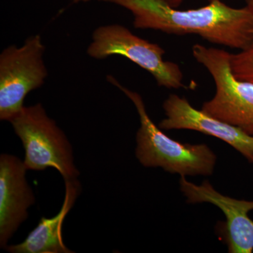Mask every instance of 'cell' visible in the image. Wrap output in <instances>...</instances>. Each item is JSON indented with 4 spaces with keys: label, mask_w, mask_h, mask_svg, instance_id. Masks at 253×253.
Returning a JSON list of instances; mask_svg holds the SVG:
<instances>
[{
    "label": "cell",
    "mask_w": 253,
    "mask_h": 253,
    "mask_svg": "<svg viewBox=\"0 0 253 253\" xmlns=\"http://www.w3.org/2000/svg\"><path fill=\"white\" fill-rule=\"evenodd\" d=\"M100 1L129 10L134 16V27L139 29L197 35L209 42L241 51L252 47L253 14L246 6L233 8L215 0L199 9L179 10L166 0Z\"/></svg>",
    "instance_id": "1"
},
{
    "label": "cell",
    "mask_w": 253,
    "mask_h": 253,
    "mask_svg": "<svg viewBox=\"0 0 253 253\" xmlns=\"http://www.w3.org/2000/svg\"><path fill=\"white\" fill-rule=\"evenodd\" d=\"M107 81L132 101L140 120L136 134V156L146 168H161L181 176L212 174L217 157L206 144H191L174 140L165 134L149 117L141 95L125 87L113 76Z\"/></svg>",
    "instance_id": "2"
},
{
    "label": "cell",
    "mask_w": 253,
    "mask_h": 253,
    "mask_svg": "<svg viewBox=\"0 0 253 253\" xmlns=\"http://www.w3.org/2000/svg\"><path fill=\"white\" fill-rule=\"evenodd\" d=\"M25 150L23 163L28 169H56L64 181L78 179L71 143L41 104L24 106L9 121Z\"/></svg>",
    "instance_id": "3"
},
{
    "label": "cell",
    "mask_w": 253,
    "mask_h": 253,
    "mask_svg": "<svg viewBox=\"0 0 253 253\" xmlns=\"http://www.w3.org/2000/svg\"><path fill=\"white\" fill-rule=\"evenodd\" d=\"M192 53L215 84V94L201 110L253 136V83L235 78L231 71V54L225 50L196 44Z\"/></svg>",
    "instance_id": "4"
},
{
    "label": "cell",
    "mask_w": 253,
    "mask_h": 253,
    "mask_svg": "<svg viewBox=\"0 0 253 253\" xmlns=\"http://www.w3.org/2000/svg\"><path fill=\"white\" fill-rule=\"evenodd\" d=\"M94 59H107L118 55L130 60L146 70L158 85L168 89L186 88L183 84V73L176 63L165 61V50L131 33L118 24L106 25L96 28L86 51Z\"/></svg>",
    "instance_id": "5"
},
{
    "label": "cell",
    "mask_w": 253,
    "mask_h": 253,
    "mask_svg": "<svg viewBox=\"0 0 253 253\" xmlns=\"http://www.w3.org/2000/svg\"><path fill=\"white\" fill-rule=\"evenodd\" d=\"M45 46L40 35L29 37L22 46L11 45L0 54V120L9 121L24 107L31 91L44 84L48 71Z\"/></svg>",
    "instance_id": "6"
},
{
    "label": "cell",
    "mask_w": 253,
    "mask_h": 253,
    "mask_svg": "<svg viewBox=\"0 0 253 253\" xmlns=\"http://www.w3.org/2000/svg\"><path fill=\"white\" fill-rule=\"evenodd\" d=\"M180 189L189 204L209 203L221 210L226 217L224 236L229 253H252L253 221L249 217L253 201L233 199L214 189L209 181L201 185L189 182L181 176Z\"/></svg>",
    "instance_id": "7"
},
{
    "label": "cell",
    "mask_w": 253,
    "mask_h": 253,
    "mask_svg": "<svg viewBox=\"0 0 253 253\" xmlns=\"http://www.w3.org/2000/svg\"><path fill=\"white\" fill-rule=\"evenodd\" d=\"M166 118L159 123L161 129H190L204 133L224 141L253 163V136L240 128L223 122L195 109L188 100L170 94L163 103Z\"/></svg>",
    "instance_id": "8"
},
{
    "label": "cell",
    "mask_w": 253,
    "mask_h": 253,
    "mask_svg": "<svg viewBox=\"0 0 253 253\" xmlns=\"http://www.w3.org/2000/svg\"><path fill=\"white\" fill-rule=\"evenodd\" d=\"M23 161L11 154L0 156V247L6 249L21 224L27 219L28 208L36 202L26 180Z\"/></svg>",
    "instance_id": "9"
},
{
    "label": "cell",
    "mask_w": 253,
    "mask_h": 253,
    "mask_svg": "<svg viewBox=\"0 0 253 253\" xmlns=\"http://www.w3.org/2000/svg\"><path fill=\"white\" fill-rule=\"evenodd\" d=\"M65 197L61 210L51 218L42 217L36 227L20 244L8 246L10 253H71L63 243L62 226L68 213L72 209L81 192L77 179L65 181Z\"/></svg>",
    "instance_id": "10"
},
{
    "label": "cell",
    "mask_w": 253,
    "mask_h": 253,
    "mask_svg": "<svg viewBox=\"0 0 253 253\" xmlns=\"http://www.w3.org/2000/svg\"><path fill=\"white\" fill-rule=\"evenodd\" d=\"M231 67L236 78L253 83V47L231 54Z\"/></svg>",
    "instance_id": "11"
},
{
    "label": "cell",
    "mask_w": 253,
    "mask_h": 253,
    "mask_svg": "<svg viewBox=\"0 0 253 253\" xmlns=\"http://www.w3.org/2000/svg\"><path fill=\"white\" fill-rule=\"evenodd\" d=\"M166 1L171 6L176 7V6H179L184 0H166ZM208 1L211 2V1H215V0H208Z\"/></svg>",
    "instance_id": "12"
},
{
    "label": "cell",
    "mask_w": 253,
    "mask_h": 253,
    "mask_svg": "<svg viewBox=\"0 0 253 253\" xmlns=\"http://www.w3.org/2000/svg\"><path fill=\"white\" fill-rule=\"evenodd\" d=\"M246 7L248 8L250 10V11L252 12L253 14V0H246ZM252 47H253V45Z\"/></svg>",
    "instance_id": "13"
}]
</instances>
